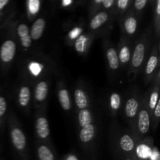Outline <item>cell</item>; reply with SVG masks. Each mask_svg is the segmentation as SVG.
<instances>
[{
  "mask_svg": "<svg viewBox=\"0 0 160 160\" xmlns=\"http://www.w3.org/2000/svg\"><path fill=\"white\" fill-rule=\"evenodd\" d=\"M106 56H107L108 62H109V66L112 70H117L119 67V58L117 55V51L115 48H110L107 50L106 52Z\"/></svg>",
  "mask_w": 160,
  "mask_h": 160,
  "instance_id": "7c38bea8",
  "label": "cell"
},
{
  "mask_svg": "<svg viewBox=\"0 0 160 160\" xmlns=\"http://www.w3.org/2000/svg\"><path fill=\"white\" fill-rule=\"evenodd\" d=\"M158 64V57L156 55H152L150 56L149 59L148 61V63L146 66V73L147 74H151L155 69L156 68Z\"/></svg>",
  "mask_w": 160,
  "mask_h": 160,
  "instance_id": "44dd1931",
  "label": "cell"
},
{
  "mask_svg": "<svg viewBox=\"0 0 160 160\" xmlns=\"http://www.w3.org/2000/svg\"><path fill=\"white\" fill-rule=\"evenodd\" d=\"M39 160H54V156L48 147L41 145L38 149Z\"/></svg>",
  "mask_w": 160,
  "mask_h": 160,
  "instance_id": "ac0fdd59",
  "label": "cell"
},
{
  "mask_svg": "<svg viewBox=\"0 0 160 160\" xmlns=\"http://www.w3.org/2000/svg\"><path fill=\"white\" fill-rule=\"evenodd\" d=\"M58 97H59V103H60L62 109L64 110H70V108H71V104H70L68 91L65 88L59 90V94H58Z\"/></svg>",
  "mask_w": 160,
  "mask_h": 160,
  "instance_id": "4fadbf2b",
  "label": "cell"
},
{
  "mask_svg": "<svg viewBox=\"0 0 160 160\" xmlns=\"http://www.w3.org/2000/svg\"><path fill=\"white\" fill-rule=\"evenodd\" d=\"M155 116L156 117L159 118L160 117V101L158 100L157 104H156V107H155Z\"/></svg>",
  "mask_w": 160,
  "mask_h": 160,
  "instance_id": "f1b7e54d",
  "label": "cell"
},
{
  "mask_svg": "<svg viewBox=\"0 0 160 160\" xmlns=\"http://www.w3.org/2000/svg\"><path fill=\"white\" fill-rule=\"evenodd\" d=\"M124 28L128 34H134L137 29V20H136V19L133 17H128L124 22Z\"/></svg>",
  "mask_w": 160,
  "mask_h": 160,
  "instance_id": "d6986e66",
  "label": "cell"
},
{
  "mask_svg": "<svg viewBox=\"0 0 160 160\" xmlns=\"http://www.w3.org/2000/svg\"><path fill=\"white\" fill-rule=\"evenodd\" d=\"M119 61L123 63H127L128 61L131 59V52H130V48H128L127 45H124L121 48L120 51V55L118 56Z\"/></svg>",
  "mask_w": 160,
  "mask_h": 160,
  "instance_id": "ffe728a7",
  "label": "cell"
},
{
  "mask_svg": "<svg viewBox=\"0 0 160 160\" xmlns=\"http://www.w3.org/2000/svg\"><path fill=\"white\" fill-rule=\"evenodd\" d=\"M48 84L45 81H41L36 85L35 91H34V96L36 100L38 102H42L46 98L48 95Z\"/></svg>",
  "mask_w": 160,
  "mask_h": 160,
  "instance_id": "ba28073f",
  "label": "cell"
},
{
  "mask_svg": "<svg viewBox=\"0 0 160 160\" xmlns=\"http://www.w3.org/2000/svg\"><path fill=\"white\" fill-rule=\"evenodd\" d=\"M147 4V0H137L134 2V6L138 10H142L145 5Z\"/></svg>",
  "mask_w": 160,
  "mask_h": 160,
  "instance_id": "484cf974",
  "label": "cell"
},
{
  "mask_svg": "<svg viewBox=\"0 0 160 160\" xmlns=\"http://www.w3.org/2000/svg\"><path fill=\"white\" fill-rule=\"evenodd\" d=\"M6 102L4 97L0 96V117H2L6 111Z\"/></svg>",
  "mask_w": 160,
  "mask_h": 160,
  "instance_id": "d4e9b609",
  "label": "cell"
},
{
  "mask_svg": "<svg viewBox=\"0 0 160 160\" xmlns=\"http://www.w3.org/2000/svg\"><path fill=\"white\" fill-rule=\"evenodd\" d=\"M156 12H157L158 15L159 16L160 14V0L157 1V7H156Z\"/></svg>",
  "mask_w": 160,
  "mask_h": 160,
  "instance_id": "d6a6232c",
  "label": "cell"
},
{
  "mask_svg": "<svg viewBox=\"0 0 160 160\" xmlns=\"http://www.w3.org/2000/svg\"><path fill=\"white\" fill-rule=\"evenodd\" d=\"M16 54V44L12 40H6L0 48V58L4 62L12 60Z\"/></svg>",
  "mask_w": 160,
  "mask_h": 160,
  "instance_id": "6da1fadb",
  "label": "cell"
},
{
  "mask_svg": "<svg viewBox=\"0 0 160 160\" xmlns=\"http://www.w3.org/2000/svg\"><path fill=\"white\" fill-rule=\"evenodd\" d=\"M31 98V91L27 86H23L20 88L19 92V103L21 106H27Z\"/></svg>",
  "mask_w": 160,
  "mask_h": 160,
  "instance_id": "9a60e30c",
  "label": "cell"
},
{
  "mask_svg": "<svg viewBox=\"0 0 160 160\" xmlns=\"http://www.w3.org/2000/svg\"><path fill=\"white\" fill-rule=\"evenodd\" d=\"M159 100V93H158L156 91H154V92L152 93L151 97H150L149 100V107L151 109H154L155 107H156V104H157V102Z\"/></svg>",
  "mask_w": 160,
  "mask_h": 160,
  "instance_id": "cb8c5ba5",
  "label": "cell"
},
{
  "mask_svg": "<svg viewBox=\"0 0 160 160\" xmlns=\"http://www.w3.org/2000/svg\"><path fill=\"white\" fill-rule=\"evenodd\" d=\"M35 128L38 135L41 138H46L49 135L50 131L49 127H48V122L45 117H39L36 120Z\"/></svg>",
  "mask_w": 160,
  "mask_h": 160,
  "instance_id": "3957f363",
  "label": "cell"
},
{
  "mask_svg": "<svg viewBox=\"0 0 160 160\" xmlns=\"http://www.w3.org/2000/svg\"><path fill=\"white\" fill-rule=\"evenodd\" d=\"M145 48L143 43L138 44L132 56V65L134 67H139L142 65L145 57Z\"/></svg>",
  "mask_w": 160,
  "mask_h": 160,
  "instance_id": "8992f818",
  "label": "cell"
},
{
  "mask_svg": "<svg viewBox=\"0 0 160 160\" xmlns=\"http://www.w3.org/2000/svg\"><path fill=\"white\" fill-rule=\"evenodd\" d=\"M129 1L128 0H120L117 2V6L120 9H125L128 6Z\"/></svg>",
  "mask_w": 160,
  "mask_h": 160,
  "instance_id": "4316f807",
  "label": "cell"
},
{
  "mask_svg": "<svg viewBox=\"0 0 160 160\" xmlns=\"http://www.w3.org/2000/svg\"><path fill=\"white\" fill-rule=\"evenodd\" d=\"M120 145L122 149L125 152H131L134 148V141L128 134L122 136L120 141Z\"/></svg>",
  "mask_w": 160,
  "mask_h": 160,
  "instance_id": "2e32d148",
  "label": "cell"
},
{
  "mask_svg": "<svg viewBox=\"0 0 160 160\" xmlns=\"http://www.w3.org/2000/svg\"><path fill=\"white\" fill-rule=\"evenodd\" d=\"M9 2V0H0V10H2Z\"/></svg>",
  "mask_w": 160,
  "mask_h": 160,
  "instance_id": "1f68e13d",
  "label": "cell"
},
{
  "mask_svg": "<svg viewBox=\"0 0 160 160\" xmlns=\"http://www.w3.org/2000/svg\"><path fill=\"white\" fill-rule=\"evenodd\" d=\"M108 19V14L106 12H100L92 18L90 27L92 30H96L102 26Z\"/></svg>",
  "mask_w": 160,
  "mask_h": 160,
  "instance_id": "8fae6325",
  "label": "cell"
},
{
  "mask_svg": "<svg viewBox=\"0 0 160 160\" xmlns=\"http://www.w3.org/2000/svg\"><path fill=\"white\" fill-rule=\"evenodd\" d=\"M120 96L117 93H112L110 96V106L114 110H117L120 106Z\"/></svg>",
  "mask_w": 160,
  "mask_h": 160,
  "instance_id": "7402d4cb",
  "label": "cell"
},
{
  "mask_svg": "<svg viewBox=\"0 0 160 160\" xmlns=\"http://www.w3.org/2000/svg\"><path fill=\"white\" fill-rule=\"evenodd\" d=\"M102 3L103 6L106 8H109L112 6L114 1L113 0H105V1H102Z\"/></svg>",
  "mask_w": 160,
  "mask_h": 160,
  "instance_id": "f546056e",
  "label": "cell"
},
{
  "mask_svg": "<svg viewBox=\"0 0 160 160\" xmlns=\"http://www.w3.org/2000/svg\"><path fill=\"white\" fill-rule=\"evenodd\" d=\"M150 128V118L148 112L142 110L138 117V129L142 134H146Z\"/></svg>",
  "mask_w": 160,
  "mask_h": 160,
  "instance_id": "52a82bcc",
  "label": "cell"
},
{
  "mask_svg": "<svg viewBox=\"0 0 160 160\" xmlns=\"http://www.w3.org/2000/svg\"><path fill=\"white\" fill-rule=\"evenodd\" d=\"M74 98L77 106L80 109H84L88 106V100L85 93L81 89H76L74 92Z\"/></svg>",
  "mask_w": 160,
  "mask_h": 160,
  "instance_id": "5bb4252c",
  "label": "cell"
},
{
  "mask_svg": "<svg viewBox=\"0 0 160 160\" xmlns=\"http://www.w3.org/2000/svg\"><path fill=\"white\" fill-rule=\"evenodd\" d=\"M81 31V29H80V28H75L73 31H72L70 33V38H75L76 37H78V35H79Z\"/></svg>",
  "mask_w": 160,
  "mask_h": 160,
  "instance_id": "83f0119b",
  "label": "cell"
},
{
  "mask_svg": "<svg viewBox=\"0 0 160 160\" xmlns=\"http://www.w3.org/2000/svg\"><path fill=\"white\" fill-rule=\"evenodd\" d=\"M138 109V102L135 98H130L127 101L125 106V112L128 117L133 118L136 116Z\"/></svg>",
  "mask_w": 160,
  "mask_h": 160,
  "instance_id": "30bf717a",
  "label": "cell"
},
{
  "mask_svg": "<svg viewBox=\"0 0 160 160\" xmlns=\"http://www.w3.org/2000/svg\"><path fill=\"white\" fill-rule=\"evenodd\" d=\"M151 160H159V152H158L157 148H155V152L154 154L152 155V156Z\"/></svg>",
  "mask_w": 160,
  "mask_h": 160,
  "instance_id": "4dcf8cb0",
  "label": "cell"
},
{
  "mask_svg": "<svg viewBox=\"0 0 160 160\" xmlns=\"http://www.w3.org/2000/svg\"><path fill=\"white\" fill-rule=\"evenodd\" d=\"M45 27V21L44 19L38 18L33 23L31 30V38L34 40H38L43 34L44 29Z\"/></svg>",
  "mask_w": 160,
  "mask_h": 160,
  "instance_id": "5b68a950",
  "label": "cell"
},
{
  "mask_svg": "<svg viewBox=\"0 0 160 160\" xmlns=\"http://www.w3.org/2000/svg\"><path fill=\"white\" fill-rule=\"evenodd\" d=\"M78 121H79V124L82 128L91 124V123H92V116H91L90 112L86 109H81L79 114H78Z\"/></svg>",
  "mask_w": 160,
  "mask_h": 160,
  "instance_id": "e0dca14e",
  "label": "cell"
},
{
  "mask_svg": "<svg viewBox=\"0 0 160 160\" xmlns=\"http://www.w3.org/2000/svg\"><path fill=\"white\" fill-rule=\"evenodd\" d=\"M86 41H87V38L84 35H81L77 39L76 42H75V48L78 52H83L84 51Z\"/></svg>",
  "mask_w": 160,
  "mask_h": 160,
  "instance_id": "603a6c76",
  "label": "cell"
},
{
  "mask_svg": "<svg viewBox=\"0 0 160 160\" xmlns=\"http://www.w3.org/2000/svg\"><path fill=\"white\" fill-rule=\"evenodd\" d=\"M94 135H95V128L92 124H89L82 128L80 132L79 138L81 142L87 143L93 139Z\"/></svg>",
  "mask_w": 160,
  "mask_h": 160,
  "instance_id": "9c48e42d",
  "label": "cell"
},
{
  "mask_svg": "<svg viewBox=\"0 0 160 160\" xmlns=\"http://www.w3.org/2000/svg\"><path fill=\"white\" fill-rule=\"evenodd\" d=\"M126 160H131V159H126Z\"/></svg>",
  "mask_w": 160,
  "mask_h": 160,
  "instance_id": "836d02e7",
  "label": "cell"
},
{
  "mask_svg": "<svg viewBox=\"0 0 160 160\" xmlns=\"http://www.w3.org/2000/svg\"><path fill=\"white\" fill-rule=\"evenodd\" d=\"M17 34L21 41L22 45L24 48H29L31 45V38L29 34V28L28 25L22 23L17 28Z\"/></svg>",
  "mask_w": 160,
  "mask_h": 160,
  "instance_id": "277c9868",
  "label": "cell"
},
{
  "mask_svg": "<svg viewBox=\"0 0 160 160\" xmlns=\"http://www.w3.org/2000/svg\"><path fill=\"white\" fill-rule=\"evenodd\" d=\"M11 139L14 147L17 150H23L26 147V137L19 128H13L11 131Z\"/></svg>",
  "mask_w": 160,
  "mask_h": 160,
  "instance_id": "7a4b0ae2",
  "label": "cell"
}]
</instances>
